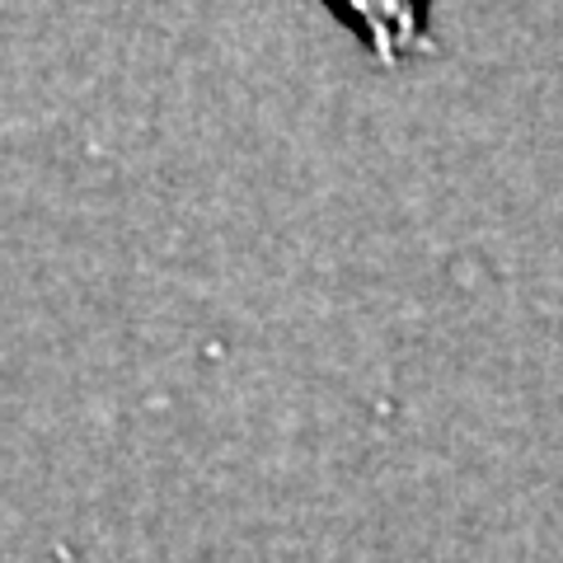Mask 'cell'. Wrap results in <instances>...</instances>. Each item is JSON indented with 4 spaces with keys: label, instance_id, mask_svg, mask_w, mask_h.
<instances>
[{
    "label": "cell",
    "instance_id": "obj_1",
    "mask_svg": "<svg viewBox=\"0 0 563 563\" xmlns=\"http://www.w3.org/2000/svg\"><path fill=\"white\" fill-rule=\"evenodd\" d=\"M380 62H399L422 43L428 0H333Z\"/></svg>",
    "mask_w": 563,
    "mask_h": 563
}]
</instances>
